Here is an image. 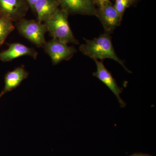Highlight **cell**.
Wrapping results in <instances>:
<instances>
[{
    "label": "cell",
    "mask_w": 156,
    "mask_h": 156,
    "mask_svg": "<svg viewBox=\"0 0 156 156\" xmlns=\"http://www.w3.org/2000/svg\"><path fill=\"white\" fill-rule=\"evenodd\" d=\"M59 6L57 0H39L34 6V12L37 14L38 21L42 23L56 14Z\"/></svg>",
    "instance_id": "11"
},
{
    "label": "cell",
    "mask_w": 156,
    "mask_h": 156,
    "mask_svg": "<svg viewBox=\"0 0 156 156\" xmlns=\"http://www.w3.org/2000/svg\"><path fill=\"white\" fill-rule=\"evenodd\" d=\"M26 0H0V17L11 21L21 19L28 9Z\"/></svg>",
    "instance_id": "5"
},
{
    "label": "cell",
    "mask_w": 156,
    "mask_h": 156,
    "mask_svg": "<svg viewBox=\"0 0 156 156\" xmlns=\"http://www.w3.org/2000/svg\"><path fill=\"white\" fill-rule=\"evenodd\" d=\"M29 73L24 66L17 67L13 71L9 72L5 77V87L0 93V98L7 92L12 91L20 86L25 79L28 77Z\"/></svg>",
    "instance_id": "10"
},
{
    "label": "cell",
    "mask_w": 156,
    "mask_h": 156,
    "mask_svg": "<svg viewBox=\"0 0 156 156\" xmlns=\"http://www.w3.org/2000/svg\"><path fill=\"white\" fill-rule=\"evenodd\" d=\"M137 1V0H131V4H133V3L135 2H136Z\"/></svg>",
    "instance_id": "17"
},
{
    "label": "cell",
    "mask_w": 156,
    "mask_h": 156,
    "mask_svg": "<svg viewBox=\"0 0 156 156\" xmlns=\"http://www.w3.org/2000/svg\"><path fill=\"white\" fill-rule=\"evenodd\" d=\"M17 27L20 33L37 47L45 44V34L47 30L44 24L33 20L21 19L17 23Z\"/></svg>",
    "instance_id": "3"
},
{
    "label": "cell",
    "mask_w": 156,
    "mask_h": 156,
    "mask_svg": "<svg viewBox=\"0 0 156 156\" xmlns=\"http://www.w3.org/2000/svg\"><path fill=\"white\" fill-rule=\"evenodd\" d=\"M30 56L36 58L37 53L33 48H28L20 43L9 45L7 50L0 53V60L7 62L23 56Z\"/></svg>",
    "instance_id": "9"
},
{
    "label": "cell",
    "mask_w": 156,
    "mask_h": 156,
    "mask_svg": "<svg viewBox=\"0 0 156 156\" xmlns=\"http://www.w3.org/2000/svg\"><path fill=\"white\" fill-rule=\"evenodd\" d=\"M130 156H151L148 155L147 154H134Z\"/></svg>",
    "instance_id": "16"
},
{
    "label": "cell",
    "mask_w": 156,
    "mask_h": 156,
    "mask_svg": "<svg viewBox=\"0 0 156 156\" xmlns=\"http://www.w3.org/2000/svg\"><path fill=\"white\" fill-rule=\"evenodd\" d=\"M14 29V27L12 21L4 17H0V47Z\"/></svg>",
    "instance_id": "12"
},
{
    "label": "cell",
    "mask_w": 156,
    "mask_h": 156,
    "mask_svg": "<svg viewBox=\"0 0 156 156\" xmlns=\"http://www.w3.org/2000/svg\"><path fill=\"white\" fill-rule=\"evenodd\" d=\"M26 1L28 4V6H29L32 11H34V6L39 0H26Z\"/></svg>",
    "instance_id": "15"
},
{
    "label": "cell",
    "mask_w": 156,
    "mask_h": 156,
    "mask_svg": "<svg viewBox=\"0 0 156 156\" xmlns=\"http://www.w3.org/2000/svg\"><path fill=\"white\" fill-rule=\"evenodd\" d=\"M131 5V0H115V9L122 19L126 9Z\"/></svg>",
    "instance_id": "13"
},
{
    "label": "cell",
    "mask_w": 156,
    "mask_h": 156,
    "mask_svg": "<svg viewBox=\"0 0 156 156\" xmlns=\"http://www.w3.org/2000/svg\"><path fill=\"white\" fill-rule=\"evenodd\" d=\"M96 16L100 20L106 32H112L115 29L119 26L122 19L110 2L96 10Z\"/></svg>",
    "instance_id": "8"
},
{
    "label": "cell",
    "mask_w": 156,
    "mask_h": 156,
    "mask_svg": "<svg viewBox=\"0 0 156 156\" xmlns=\"http://www.w3.org/2000/svg\"><path fill=\"white\" fill-rule=\"evenodd\" d=\"M61 9L71 14L96 16L94 0H57Z\"/></svg>",
    "instance_id": "7"
},
{
    "label": "cell",
    "mask_w": 156,
    "mask_h": 156,
    "mask_svg": "<svg viewBox=\"0 0 156 156\" xmlns=\"http://www.w3.org/2000/svg\"><path fill=\"white\" fill-rule=\"evenodd\" d=\"M46 53L48 54L54 65L58 64L63 60L70 59L76 52L75 48L69 47L67 43L54 38L44 45Z\"/></svg>",
    "instance_id": "4"
},
{
    "label": "cell",
    "mask_w": 156,
    "mask_h": 156,
    "mask_svg": "<svg viewBox=\"0 0 156 156\" xmlns=\"http://www.w3.org/2000/svg\"><path fill=\"white\" fill-rule=\"evenodd\" d=\"M84 40L86 43L80 47V50L84 55L94 60H103L105 58L113 59L121 65L128 73H131L124 64V62L116 54L112 44L111 37L108 33L105 32L92 40Z\"/></svg>",
    "instance_id": "1"
},
{
    "label": "cell",
    "mask_w": 156,
    "mask_h": 156,
    "mask_svg": "<svg viewBox=\"0 0 156 156\" xmlns=\"http://www.w3.org/2000/svg\"><path fill=\"white\" fill-rule=\"evenodd\" d=\"M95 5L98 6V8L102 7L106 4L110 2V0H94Z\"/></svg>",
    "instance_id": "14"
},
{
    "label": "cell",
    "mask_w": 156,
    "mask_h": 156,
    "mask_svg": "<svg viewBox=\"0 0 156 156\" xmlns=\"http://www.w3.org/2000/svg\"><path fill=\"white\" fill-rule=\"evenodd\" d=\"M97 70L93 73V76L100 80L113 92L119 101L121 108L126 106V103L120 97V94L123 91V89L119 87L116 81L112 76L111 73L107 69L103 62L98 60H94Z\"/></svg>",
    "instance_id": "6"
},
{
    "label": "cell",
    "mask_w": 156,
    "mask_h": 156,
    "mask_svg": "<svg viewBox=\"0 0 156 156\" xmlns=\"http://www.w3.org/2000/svg\"><path fill=\"white\" fill-rule=\"evenodd\" d=\"M69 14L66 11L59 9L52 17L44 21L47 30L54 38L67 43L78 44L79 42L74 36L69 23Z\"/></svg>",
    "instance_id": "2"
}]
</instances>
